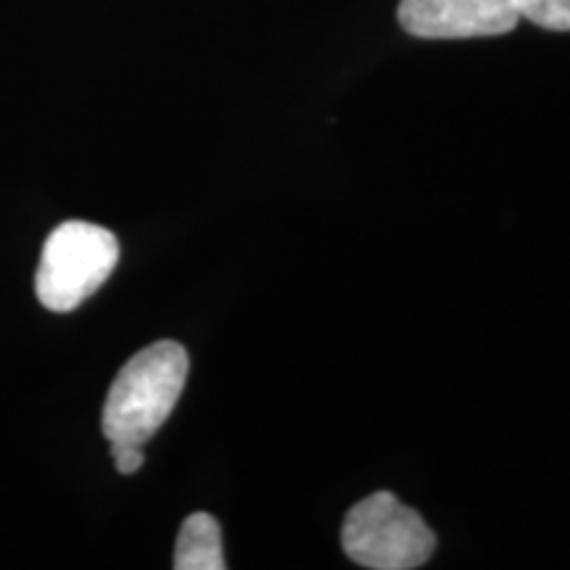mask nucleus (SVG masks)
<instances>
[{"label": "nucleus", "instance_id": "2", "mask_svg": "<svg viewBox=\"0 0 570 570\" xmlns=\"http://www.w3.org/2000/svg\"><path fill=\"white\" fill-rule=\"evenodd\" d=\"M119 262V240L101 225L69 219L42 244L35 294L51 312H71L109 281Z\"/></svg>", "mask_w": 570, "mask_h": 570}, {"label": "nucleus", "instance_id": "5", "mask_svg": "<svg viewBox=\"0 0 570 570\" xmlns=\"http://www.w3.org/2000/svg\"><path fill=\"white\" fill-rule=\"evenodd\" d=\"M177 570H225L223 554V531L217 518L209 512H194L185 518L180 533H177L175 562Z\"/></svg>", "mask_w": 570, "mask_h": 570}, {"label": "nucleus", "instance_id": "4", "mask_svg": "<svg viewBox=\"0 0 570 570\" xmlns=\"http://www.w3.org/2000/svg\"><path fill=\"white\" fill-rule=\"evenodd\" d=\"M518 0H402L399 24L423 40L497 38L518 27Z\"/></svg>", "mask_w": 570, "mask_h": 570}, {"label": "nucleus", "instance_id": "3", "mask_svg": "<svg viewBox=\"0 0 570 570\" xmlns=\"http://www.w3.org/2000/svg\"><path fill=\"white\" fill-rule=\"evenodd\" d=\"M346 558L370 570H415L431 560L436 533L417 510L391 491H375L356 502L341 529Z\"/></svg>", "mask_w": 570, "mask_h": 570}, {"label": "nucleus", "instance_id": "6", "mask_svg": "<svg viewBox=\"0 0 570 570\" xmlns=\"http://www.w3.org/2000/svg\"><path fill=\"white\" fill-rule=\"evenodd\" d=\"M520 19H529L541 30L570 32V0H518Z\"/></svg>", "mask_w": 570, "mask_h": 570}, {"label": "nucleus", "instance_id": "7", "mask_svg": "<svg viewBox=\"0 0 570 570\" xmlns=\"http://www.w3.org/2000/svg\"><path fill=\"white\" fill-rule=\"evenodd\" d=\"M111 454H114V465L122 475H132L138 473L146 462V454H142V446L138 444H111Z\"/></svg>", "mask_w": 570, "mask_h": 570}, {"label": "nucleus", "instance_id": "1", "mask_svg": "<svg viewBox=\"0 0 570 570\" xmlns=\"http://www.w3.org/2000/svg\"><path fill=\"white\" fill-rule=\"evenodd\" d=\"M188 367V352L175 341L140 348L119 370L106 396L101 425L109 444H146L173 415Z\"/></svg>", "mask_w": 570, "mask_h": 570}]
</instances>
